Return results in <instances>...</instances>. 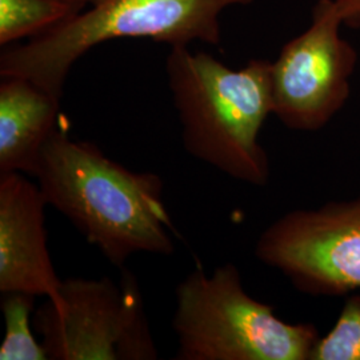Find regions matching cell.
Segmentation results:
<instances>
[{
	"instance_id": "30bf717a",
	"label": "cell",
	"mask_w": 360,
	"mask_h": 360,
	"mask_svg": "<svg viewBox=\"0 0 360 360\" xmlns=\"http://www.w3.org/2000/svg\"><path fill=\"white\" fill-rule=\"evenodd\" d=\"M75 13L60 0H0V46L38 37Z\"/></svg>"
},
{
	"instance_id": "9c48e42d",
	"label": "cell",
	"mask_w": 360,
	"mask_h": 360,
	"mask_svg": "<svg viewBox=\"0 0 360 360\" xmlns=\"http://www.w3.org/2000/svg\"><path fill=\"white\" fill-rule=\"evenodd\" d=\"M60 98L19 77L0 83V172L34 175L41 148L58 129Z\"/></svg>"
},
{
	"instance_id": "277c9868",
	"label": "cell",
	"mask_w": 360,
	"mask_h": 360,
	"mask_svg": "<svg viewBox=\"0 0 360 360\" xmlns=\"http://www.w3.org/2000/svg\"><path fill=\"white\" fill-rule=\"evenodd\" d=\"M178 360H309L321 334L312 323L284 322L248 295L232 263L211 275L195 269L175 290Z\"/></svg>"
},
{
	"instance_id": "8fae6325",
	"label": "cell",
	"mask_w": 360,
	"mask_h": 360,
	"mask_svg": "<svg viewBox=\"0 0 360 360\" xmlns=\"http://www.w3.org/2000/svg\"><path fill=\"white\" fill-rule=\"evenodd\" d=\"M3 295L1 312L6 331L0 345V360L49 359L43 345L32 333L37 296L23 292Z\"/></svg>"
},
{
	"instance_id": "6da1fadb",
	"label": "cell",
	"mask_w": 360,
	"mask_h": 360,
	"mask_svg": "<svg viewBox=\"0 0 360 360\" xmlns=\"http://www.w3.org/2000/svg\"><path fill=\"white\" fill-rule=\"evenodd\" d=\"M32 176L47 205L116 267L139 252L174 254L176 229L163 200L165 183L154 172L131 171L59 127Z\"/></svg>"
},
{
	"instance_id": "8992f818",
	"label": "cell",
	"mask_w": 360,
	"mask_h": 360,
	"mask_svg": "<svg viewBox=\"0 0 360 360\" xmlns=\"http://www.w3.org/2000/svg\"><path fill=\"white\" fill-rule=\"evenodd\" d=\"M342 26L334 0H318L309 28L287 41L272 62V115L287 129L321 131L347 103L358 52L342 38Z\"/></svg>"
},
{
	"instance_id": "7a4b0ae2",
	"label": "cell",
	"mask_w": 360,
	"mask_h": 360,
	"mask_svg": "<svg viewBox=\"0 0 360 360\" xmlns=\"http://www.w3.org/2000/svg\"><path fill=\"white\" fill-rule=\"evenodd\" d=\"M272 62L240 70L188 46L169 47L166 75L188 154L232 179L269 184L270 159L259 134L272 114Z\"/></svg>"
},
{
	"instance_id": "5b68a950",
	"label": "cell",
	"mask_w": 360,
	"mask_h": 360,
	"mask_svg": "<svg viewBox=\"0 0 360 360\" xmlns=\"http://www.w3.org/2000/svg\"><path fill=\"white\" fill-rule=\"evenodd\" d=\"M34 328L49 359H158L139 283L126 267L119 282L67 278L62 303L37 309Z\"/></svg>"
},
{
	"instance_id": "52a82bcc",
	"label": "cell",
	"mask_w": 360,
	"mask_h": 360,
	"mask_svg": "<svg viewBox=\"0 0 360 360\" xmlns=\"http://www.w3.org/2000/svg\"><path fill=\"white\" fill-rule=\"evenodd\" d=\"M255 257L299 292L343 296L360 290V195L294 210L260 233Z\"/></svg>"
},
{
	"instance_id": "3957f363",
	"label": "cell",
	"mask_w": 360,
	"mask_h": 360,
	"mask_svg": "<svg viewBox=\"0 0 360 360\" xmlns=\"http://www.w3.org/2000/svg\"><path fill=\"white\" fill-rule=\"evenodd\" d=\"M255 0H99L87 11L1 52L0 77H25L62 99L71 68L115 39H151L169 47L221 44L220 18Z\"/></svg>"
},
{
	"instance_id": "ba28073f",
	"label": "cell",
	"mask_w": 360,
	"mask_h": 360,
	"mask_svg": "<svg viewBox=\"0 0 360 360\" xmlns=\"http://www.w3.org/2000/svg\"><path fill=\"white\" fill-rule=\"evenodd\" d=\"M49 206L38 184L22 172H0V292L46 296L62 303L44 227Z\"/></svg>"
},
{
	"instance_id": "4fadbf2b",
	"label": "cell",
	"mask_w": 360,
	"mask_h": 360,
	"mask_svg": "<svg viewBox=\"0 0 360 360\" xmlns=\"http://www.w3.org/2000/svg\"><path fill=\"white\" fill-rule=\"evenodd\" d=\"M343 16L345 26L359 28L360 0H334Z\"/></svg>"
},
{
	"instance_id": "5bb4252c",
	"label": "cell",
	"mask_w": 360,
	"mask_h": 360,
	"mask_svg": "<svg viewBox=\"0 0 360 360\" xmlns=\"http://www.w3.org/2000/svg\"><path fill=\"white\" fill-rule=\"evenodd\" d=\"M60 1L67 3V4L71 6L77 13H80V11H83V8L90 7L92 4L98 3L99 0H60Z\"/></svg>"
},
{
	"instance_id": "7c38bea8",
	"label": "cell",
	"mask_w": 360,
	"mask_h": 360,
	"mask_svg": "<svg viewBox=\"0 0 360 360\" xmlns=\"http://www.w3.org/2000/svg\"><path fill=\"white\" fill-rule=\"evenodd\" d=\"M309 360H360V295L346 299L334 327L319 338Z\"/></svg>"
}]
</instances>
